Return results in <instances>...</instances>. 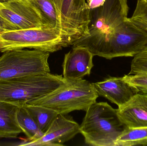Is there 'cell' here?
I'll list each match as a JSON object with an SVG mask.
<instances>
[{
	"label": "cell",
	"mask_w": 147,
	"mask_h": 146,
	"mask_svg": "<svg viewBox=\"0 0 147 146\" xmlns=\"http://www.w3.org/2000/svg\"><path fill=\"white\" fill-rule=\"evenodd\" d=\"M50 55L36 49L4 52L0 57V80L50 73Z\"/></svg>",
	"instance_id": "8"
},
{
	"label": "cell",
	"mask_w": 147,
	"mask_h": 146,
	"mask_svg": "<svg viewBox=\"0 0 147 146\" xmlns=\"http://www.w3.org/2000/svg\"><path fill=\"white\" fill-rule=\"evenodd\" d=\"M98 97L92 83L88 81L68 80L52 92L26 103L45 106L66 115L74 111H86Z\"/></svg>",
	"instance_id": "2"
},
{
	"label": "cell",
	"mask_w": 147,
	"mask_h": 146,
	"mask_svg": "<svg viewBox=\"0 0 147 146\" xmlns=\"http://www.w3.org/2000/svg\"><path fill=\"white\" fill-rule=\"evenodd\" d=\"M22 105L28 111L40 130L45 133L59 114L54 110L45 106L23 103Z\"/></svg>",
	"instance_id": "16"
},
{
	"label": "cell",
	"mask_w": 147,
	"mask_h": 146,
	"mask_svg": "<svg viewBox=\"0 0 147 146\" xmlns=\"http://www.w3.org/2000/svg\"><path fill=\"white\" fill-rule=\"evenodd\" d=\"M13 1V0H0V3H3L7 2L10 1Z\"/></svg>",
	"instance_id": "24"
},
{
	"label": "cell",
	"mask_w": 147,
	"mask_h": 146,
	"mask_svg": "<svg viewBox=\"0 0 147 146\" xmlns=\"http://www.w3.org/2000/svg\"><path fill=\"white\" fill-rule=\"evenodd\" d=\"M92 53L83 47H73L65 54L62 64L63 77L65 79H81L90 75L94 66Z\"/></svg>",
	"instance_id": "11"
},
{
	"label": "cell",
	"mask_w": 147,
	"mask_h": 146,
	"mask_svg": "<svg viewBox=\"0 0 147 146\" xmlns=\"http://www.w3.org/2000/svg\"><path fill=\"white\" fill-rule=\"evenodd\" d=\"M115 144V146L147 145V127L125 128Z\"/></svg>",
	"instance_id": "18"
},
{
	"label": "cell",
	"mask_w": 147,
	"mask_h": 146,
	"mask_svg": "<svg viewBox=\"0 0 147 146\" xmlns=\"http://www.w3.org/2000/svg\"><path fill=\"white\" fill-rule=\"evenodd\" d=\"M18 106L0 101V138L16 139L22 133L17 120Z\"/></svg>",
	"instance_id": "14"
},
{
	"label": "cell",
	"mask_w": 147,
	"mask_h": 146,
	"mask_svg": "<svg viewBox=\"0 0 147 146\" xmlns=\"http://www.w3.org/2000/svg\"><path fill=\"white\" fill-rule=\"evenodd\" d=\"M63 75L51 73L0 80V101L19 106L47 95L67 82Z\"/></svg>",
	"instance_id": "3"
},
{
	"label": "cell",
	"mask_w": 147,
	"mask_h": 146,
	"mask_svg": "<svg viewBox=\"0 0 147 146\" xmlns=\"http://www.w3.org/2000/svg\"><path fill=\"white\" fill-rule=\"evenodd\" d=\"M122 78L138 93L147 96V74H128Z\"/></svg>",
	"instance_id": "21"
},
{
	"label": "cell",
	"mask_w": 147,
	"mask_h": 146,
	"mask_svg": "<svg viewBox=\"0 0 147 146\" xmlns=\"http://www.w3.org/2000/svg\"><path fill=\"white\" fill-rule=\"evenodd\" d=\"M121 121L126 127H147V96L137 93L116 109Z\"/></svg>",
	"instance_id": "13"
},
{
	"label": "cell",
	"mask_w": 147,
	"mask_h": 146,
	"mask_svg": "<svg viewBox=\"0 0 147 146\" xmlns=\"http://www.w3.org/2000/svg\"><path fill=\"white\" fill-rule=\"evenodd\" d=\"M144 1H146V0H144Z\"/></svg>",
	"instance_id": "25"
},
{
	"label": "cell",
	"mask_w": 147,
	"mask_h": 146,
	"mask_svg": "<svg viewBox=\"0 0 147 146\" xmlns=\"http://www.w3.org/2000/svg\"><path fill=\"white\" fill-rule=\"evenodd\" d=\"M18 30L17 27L0 15V33Z\"/></svg>",
	"instance_id": "22"
},
{
	"label": "cell",
	"mask_w": 147,
	"mask_h": 146,
	"mask_svg": "<svg viewBox=\"0 0 147 146\" xmlns=\"http://www.w3.org/2000/svg\"><path fill=\"white\" fill-rule=\"evenodd\" d=\"M80 133V125L72 118L59 114L44 135L33 141H24L19 145L62 146Z\"/></svg>",
	"instance_id": "10"
},
{
	"label": "cell",
	"mask_w": 147,
	"mask_h": 146,
	"mask_svg": "<svg viewBox=\"0 0 147 146\" xmlns=\"http://www.w3.org/2000/svg\"><path fill=\"white\" fill-rule=\"evenodd\" d=\"M27 1L38 13L45 28L56 29L59 31V21L57 10L52 0Z\"/></svg>",
	"instance_id": "15"
},
{
	"label": "cell",
	"mask_w": 147,
	"mask_h": 146,
	"mask_svg": "<svg viewBox=\"0 0 147 146\" xmlns=\"http://www.w3.org/2000/svg\"><path fill=\"white\" fill-rule=\"evenodd\" d=\"M128 20L147 33V0H137L135 9Z\"/></svg>",
	"instance_id": "19"
},
{
	"label": "cell",
	"mask_w": 147,
	"mask_h": 146,
	"mask_svg": "<svg viewBox=\"0 0 147 146\" xmlns=\"http://www.w3.org/2000/svg\"><path fill=\"white\" fill-rule=\"evenodd\" d=\"M80 133L86 145L115 146V141L125 128L116 109L106 102L94 103L86 111Z\"/></svg>",
	"instance_id": "1"
},
{
	"label": "cell",
	"mask_w": 147,
	"mask_h": 146,
	"mask_svg": "<svg viewBox=\"0 0 147 146\" xmlns=\"http://www.w3.org/2000/svg\"><path fill=\"white\" fill-rule=\"evenodd\" d=\"M105 1V0H88L87 4L89 11L103 5Z\"/></svg>",
	"instance_id": "23"
},
{
	"label": "cell",
	"mask_w": 147,
	"mask_h": 146,
	"mask_svg": "<svg viewBox=\"0 0 147 146\" xmlns=\"http://www.w3.org/2000/svg\"><path fill=\"white\" fill-rule=\"evenodd\" d=\"M129 74H147V46L134 57Z\"/></svg>",
	"instance_id": "20"
},
{
	"label": "cell",
	"mask_w": 147,
	"mask_h": 146,
	"mask_svg": "<svg viewBox=\"0 0 147 146\" xmlns=\"http://www.w3.org/2000/svg\"><path fill=\"white\" fill-rule=\"evenodd\" d=\"M129 10L127 0H105L103 5L89 11L90 35L72 46L87 48L102 41L127 19Z\"/></svg>",
	"instance_id": "5"
},
{
	"label": "cell",
	"mask_w": 147,
	"mask_h": 146,
	"mask_svg": "<svg viewBox=\"0 0 147 146\" xmlns=\"http://www.w3.org/2000/svg\"><path fill=\"white\" fill-rule=\"evenodd\" d=\"M98 96L119 106L127 103L138 93L122 77H109L99 82L92 83Z\"/></svg>",
	"instance_id": "12"
},
{
	"label": "cell",
	"mask_w": 147,
	"mask_h": 146,
	"mask_svg": "<svg viewBox=\"0 0 147 146\" xmlns=\"http://www.w3.org/2000/svg\"><path fill=\"white\" fill-rule=\"evenodd\" d=\"M17 120L22 133L27 137L25 141H33L44 135L45 133L40 130L31 114L22 104L18 106Z\"/></svg>",
	"instance_id": "17"
},
{
	"label": "cell",
	"mask_w": 147,
	"mask_h": 146,
	"mask_svg": "<svg viewBox=\"0 0 147 146\" xmlns=\"http://www.w3.org/2000/svg\"><path fill=\"white\" fill-rule=\"evenodd\" d=\"M57 10L65 47L90 35L89 9L85 0H52Z\"/></svg>",
	"instance_id": "7"
},
{
	"label": "cell",
	"mask_w": 147,
	"mask_h": 146,
	"mask_svg": "<svg viewBox=\"0 0 147 146\" xmlns=\"http://www.w3.org/2000/svg\"><path fill=\"white\" fill-rule=\"evenodd\" d=\"M0 15L18 30L45 27L38 13L27 0L0 3Z\"/></svg>",
	"instance_id": "9"
},
{
	"label": "cell",
	"mask_w": 147,
	"mask_h": 146,
	"mask_svg": "<svg viewBox=\"0 0 147 146\" xmlns=\"http://www.w3.org/2000/svg\"><path fill=\"white\" fill-rule=\"evenodd\" d=\"M147 46V33L132 24L128 18L102 41L86 49L94 56L111 60L134 57Z\"/></svg>",
	"instance_id": "4"
},
{
	"label": "cell",
	"mask_w": 147,
	"mask_h": 146,
	"mask_svg": "<svg viewBox=\"0 0 147 146\" xmlns=\"http://www.w3.org/2000/svg\"><path fill=\"white\" fill-rule=\"evenodd\" d=\"M65 47L58 30L45 27L0 33V52L33 49L53 53Z\"/></svg>",
	"instance_id": "6"
}]
</instances>
